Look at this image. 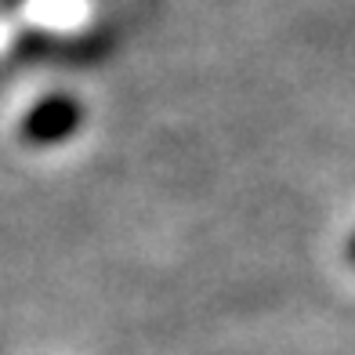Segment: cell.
Listing matches in <instances>:
<instances>
[{
	"mask_svg": "<svg viewBox=\"0 0 355 355\" xmlns=\"http://www.w3.org/2000/svg\"><path fill=\"white\" fill-rule=\"evenodd\" d=\"M4 4H15V0H4Z\"/></svg>",
	"mask_w": 355,
	"mask_h": 355,
	"instance_id": "obj_3",
	"label": "cell"
},
{
	"mask_svg": "<svg viewBox=\"0 0 355 355\" xmlns=\"http://www.w3.org/2000/svg\"><path fill=\"white\" fill-rule=\"evenodd\" d=\"M345 254H348V265H355V232H352V239H348V250H345Z\"/></svg>",
	"mask_w": 355,
	"mask_h": 355,
	"instance_id": "obj_2",
	"label": "cell"
},
{
	"mask_svg": "<svg viewBox=\"0 0 355 355\" xmlns=\"http://www.w3.org/2000/svg\"><path fill=\"white\" fill-rule=\"evenodd\" d=\"M84 123V105L73 94H47L22 116L19 131L22 141L29 145H58L76 135V127Z\"/></svg>",
	"mask_w": 355,
	"mask_h": 355,
	"instance_id": "obj_1",
	"label": "cell"
}]
</instances>
